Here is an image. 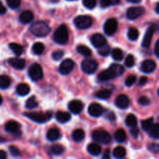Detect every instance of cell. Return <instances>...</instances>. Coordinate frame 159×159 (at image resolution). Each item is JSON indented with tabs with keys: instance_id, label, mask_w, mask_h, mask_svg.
<instances>
[{
	"instance_id": "6da1fadb",
	"label": "cell",
	"mask_w": 159,
	"mask_h": 159,
	"mask_svg": "<svg viewBox=\"0 0 159 159\" xmlns=\"http://www.w3.org/2000/svg\"><path fill=\"white\" fill-rule=\"evenodd\" d=\"M30 30L36 37H46L51 31V28L43 21H37L32 23L30 27Z\"/></svg>"
},
{
	"instance_id": "7a4b0ae2",
	"label": "cell",
	"mask_w": 159,
	"mask_h": 159,
	"mask_svg": "<svg viewBox=\"0 0 159 159\" xmlns=\"http://www.w3.org/2000/svg\"><path fill=\"white\" fill-rule=\"evenodd\" d=\"M69 35L67 26L65 24L58 26L54 34V40L58 44H65L68 43Z\"/></svg>"
},
{
	"instance_id": "3957f363",
	"label": "cell",
	"mask_w": 159,
	"mask_h": 159,
	"mask_svg": "<svg viewBox=\"0 0 159 159\" xmlns=\"http://www.w3.org/2000/svg\"><path fill=\"white\" fill-rule=\"evenodd\" d=\"M24 115L30 119L31 120L34 122L39 123V124H43L51 120L52 117V113L51 112H46V113H42V112H32V113H24Z\"/></svg>"
},
{
	"instance_id": "277c9868",
	"label": "cell",
	"mask_w": 159,
	"mask_h": 159,
	"mask_svg": "<svg viewBox=\"0 0 159 159\" xmlns=\"http://www.w3.org/2000/svg\"><path fill=\"white\" fill-rule=\"evenodd\" d=\"M93 139L96 142L107 144L111 141V136L107 131L104 130H96L93 133Z\"/></svg>"
},
{
	"instance_id": "5b68a950",
	"label": "cell",
	"mask_w": 159,
	"mask_h": 159,
	"mask_svg": "<svg viewBox=\"0 0 159 159\" xmlns=\"http://www.w3.org/2000/svg\"><path fill=\"white\" fill-rule=\"evenodd\" d=\"M74 23L78 29H88L93 24V19L89 16H79L74 20Z\"/></svg>"
},
{
	"instance_id": "8992f818",
	"label": "cell",
	"mask_w": 159,
	"mask_h": 159,
	"mask_svg": "<svg viewBox=\"0 0 159 159\" xmlns=\"http://www.w3.org/2000/svg\"><path fill=\"white\" fill-rule=\"evenodd\" d=\"M43 70L39 64H33L29 68V76L33 81H39L43 78Z\"/></svg>"
},
{
	"instance_id": "52a82bcc",
	"label": "cell",
	"mask_w": 159,
	"mask_h": 159,
	"mask_svg": "<svg viewBox=\"0 0 159 159\" xmlns=\"http://www.w3.org/2000/svg\"><path fill=\"white\" fill-rule=\"evenodd\" d=\"M98 68L97 62L93 59H86L82 63V69L86 74H93Z\"/></svg>"
},
{
	"instance_id": "ba28073f",
	"label": "cell",
	"mask_w": 159,
	"mask_h": 159,
	"mask_svg": "<svg viewBox=\"0 0 159 159\" xmlns=\"http://www.w3.org/2000/svg\"><path fill=\"white\" fill-rule=\"evenodd\" d=\"M118 28V23L116 19L110 18L106 21L104 24V32L107 35L112 36L116 33Z\"/></svg>"
},
{
	"instance_id": "9c48e42d",
	"label": "cell",
	"mask_w": 159,
	"mask_h": 159,
	"mask_svg": "<svg viewBox=\"0 0 159 159\" xmlns=\"http://www.w3.org/2000/svg\"><path fill=\"white\" fill-rule=\"evenodd\" d=\"M75 67V62L71 59H65L61 63L59 66V72L63 75H67L73 70Z\"/></svg>"
},
{
	"instance_id": "30bf717a",
	"label": "cell",
	"mask_w": 159,
	"mask_h": 159,
	"mask_svg": "<svg viewBox=\"0 0 159 159\" xmlns=\"http://www.w3.org/2000/svg\"><path fill=\"white\" fill-rule=\"evenodd\" d=\"M144 9L141 6H135L130 7L127 11V16L129 20H134L138 17L141 16L144 13Z\"/></svg>"
},
{
	"instance_id": "8fae6325",
	"label": "cell",
	"mask_w": 159,
	"mask_h": 159,
	"mask_svg": "<svg viewBox=\"0 0 159 159\" xmlns=\"http://www.w3.org/2000/svg\"><path fill=\"white\" fill-rule=\"evenodd\" d=\"M155 30H156V26L155 25H152L148 27V30L146 31L145 35H144V39H143L142 41V47L144 48H149V46L151 45L152 43V37H153V34L155 33Z\"/></svg>"
},
{
	"instance_id": "7c38bea8",
	"label": "cell",
	"mask_w": 159,
	"mask_h": 159,
	"mask_svg": "<svg viewBox=\"0 0 159 159\" xmlns=\"http://www.w3.org/2000/svg\"><path fill=\"white\" fill-rule=\"evenodd\" d=\"M91 43L95 48H99L107 43V40L101 34H95L92 36Z\"/></svg>"
},
{
	"instance_id": "4fadbf2b",
	"label": "cell",
	"mask_w": 159,
	"mask_h": 159,
	"mask_svg": "<svg viewBox=\"0 0 159 159\" xmlns=\"http://www.w3.org/2000/svg\"><path fill=\"white\" fill-rule=\"evenodd\" d=\"M115 103H116V106L118 108L125 110V109L128 108L129 106H130V99L127 97V96L124 94H121L116 98Z\"/></svg>"
},
{
	"instance_id": "5bb4252c",
	"label": "cell",
	"mask_w": 159,
	"mask_h": 159,
	"mask_svg": "<svg viewBox=\"0 0 159 159\" xmlns=\"http://www.w3.org/2000/svg\"><path fill=\"white\" fill-rule=\"evenodd\" d=\"M88 112L93 117H99L103 113L104 110L102 106L98 103H92L89 107Z\"/></svg>"
},
{
	"instance_id": "9a60e30c",
	"label": "cell",
	"mask_w": 159,
	"mask_h": 159,
	"mask_svg": "<svg viewBox=\"0 0 159 159\" xmlns=\"http://www.w3.org/2000/svg\"><path fill=\"white\" fill-rule=\"evenodd\" d=\"M156 68V63L152 59L144 60L141 64V70L144 73H152Z\"/></svg>"
},
{
	"instance_id": "2e32d148",
	"label": "cell",
	"mask_w": 159,
	"mask_h": 159,
	"mask_svg": "<svg viewBox=\"0 0 159 159\" xmlns=\"http://www.w3.org/2000/svg\"><path fill=\"white\" fill-rule=\"evenodd\" d=\"M68 109L74 114H79L83 110V104L79 100H72L68 103Z\"/></svg>"
},
{
	"instance_id": "e0dca14e",
	"label": "cell",
	"mask_w": 159,
	"mask_h": 159,
	"mask_svg": "<svg viewBox=\"0 0 159 159\" xmlns=\"http://www.w3.org/2000/svg\"><path fill=\"white\" fill-rule=\"evenodd\" d=\"M115 77H116V75L114 74L111 68H109L108 69L104 70L99 73V75H98V80L100 81V82H106V81L114 79Z\"/></svg>"
},
{
	"instance_id": "ac0fdd59",
	"label": "cell",
	"mask_w": 159,
	"mask_h": 159,
	"mask_svg": "<svg viewBox=\"0 0 159 159\" xmlns=\"http://www.w3.org/2000/svg\"><path fill=\"white\" fill-rule=\"evenodd\" d=\"M8 62L12 68L17 70L23 69L26 66V61L24 59L19 58V57H12V58L9 59Z\"/></svg>"
},
{
	"instance_id": "d6986e66",
	"label": "cell",
	"mask_w": 159,
	"mask_h": 159,
	"mask_svg": "<svg viewBox=\"0 0 159 159\" xmlns=\"http://www.w3.org/2000/svg\"><path fill=\"white\" fill-rule=\"evenodd\" d=\"M20 125L17 122L14 120H10L7 122L5 125V129L9 133L16 134L20 131Z\"/></svg>"
},
{
	"instance_id": "ffe728a7",
	"label": "cell",
	"mask_w": 159,
	"mask_h": 159,
	"mask_svg": "<svg viewBox=\"0 0 159 159\" xmlns=\"http://www.w3.org/2000/svg\"><path fill=\"white\" fill-rule=\"evenodd\" d=\"M34 20V13L30 10L23 11L20 16V21L23 24H27Z\"/></svg>"
},
{
	"instance_id": "44dd1931",
	"label": "cell",
	"mask_w": 159,
	"mask_h": 159,
	"mask_svg": "<svg viewBox=\"0 0 159 159\" xmlns=\"http://www.w3.org/2000/svg\"><path fill=\"white\" fill-rule=\"evenodd\" d=\"M56 120L61 124H65V123L68 122L71 120V115L67 112L58 111L56 113L55 115Z\"/></svg>"
},
{
	"instance_id": "7402d4cb",
	"label": "cell",
	"mask_w": 159,
	"mask_h": 159,
	"mask_svg": "<svg viewBox=\"0 0 159 159\" xmlns=\"http://www.w3.org/2000/svg\"><path fill=\"white\" fill-rule=\"evenodd\" d=\"M87 151H88L90 155H93V156H98L102 152V148L96 143H92V144H89L88 145Z\"/></svg>"
},
{
	"instance_id": "603a6c76",
	"label": "cell",
	"mask_w": 159,
	"mask_h": 159,
	"mask_svg": "<svg viewBox=\"0 0 159 159\" xmlns=\"http://www.w3.org/2000/svg\"><path fill=\"white\" fill-rule=\"evenodd\" d=\"M61 137V133L57 128H51L47 134V138L51 141H57Z\"/></svg>"
},
{
	"instance_id": "cb8c5ba5",
	"label": "cell",
	"mask_w": 159,
	"mask_h": 159,
	"mask_svg": "<svg viewBox=\"0 0 159 159\" xmlns=\"http://www.w3.org/2000/svg\"><path fill=\"white\" fill-rule=\"evenodd\" d=\"M30 89L29 85H26L25 83H21L20 85H17L16 87V93L19 96H25L26 95L29 94L30 93Z\"/></svg>"
},
{
	"instance_id": "d4e9b609",
	"label": "cell",
	"mask_w": 159,
	"mask_h": 159,
	"mask_svg": "<svg viewBox=\"0 0 159 159\" xmlns=\"http://www.w3.org/2000/svg\"><path fill=\"white\" fill-rule=\"evenodd\" d=\"M111 96V91L110 89H102L98 91L97 93L95 94V96L96 98L99 99H102V100H106V99H108Z\"/></svg>"
},
{
	"instance_id": "484cf974",
	"label": "cell",
	"mask_w": 159,
	"mask_h": 159,
	"mask_svg": "<svg viewBox=\"0 0 159 159\" xmlns=\"http://www.w3.org/2000/svg\"><path fill=\"white\" fill-rule=\"evenodd\" d=\"M115 139L120 143L124 142L127 139V134H126L125 130H123V129H118L115 132Z\"/></svg>"
},
{
	"instance_id": "4316f807",
	"label": "cell",
	"mask_w": 159,
	"mask_h": 159,
	"mask_svg": "<svg viewBox=\"0 0 159 159\" xmlns=\"http://www.w3.org/2000/svg\"><path fill=\"white\" fill-rule=\"evenodd\" d=\"M10 82L11 81L9 76L6 75H0V89H6L9 88L10 85Z\"/></svg>"
},
{
	"instance_id": "83f0119b",
	"label": "cell",
	"mask_w": 159,
	"mask_h": 159,
	"mask_svg": "<svg viewBox=\"0 0 159 159\" xmlns=\"http://www.w3.org/2000/svg\"><path fill=\"white\" fill-rule=\"evenodd\" d=\"M126 149L122 146H118L113 150V156L116 158H123L126 156Z\"/></svg>"
},
{
	"instance_id": "f1b7e54d",
	"label": "cell",
	"mask_w": 159,
	"mask_h": 159,
	"mask_svg": "<svg viewBox=\"0 0 159 159\" xmlns=\"http://www.w3.org/2000/svg\"><path fill=\"white\" fill-rule=\"evenodd\" d=\"M85 138V132L82 129H77L72 133V139L76 142L82 141Z\"/></svg>"
},
{
	"instance_id": "f546056e",
	"label": "cell",
	"mask_w": 159,
	"mask_h": 159,
	"mask_svg": "<svg viewBox=\"0 0 159 159\" xmlns=\"http://www.w3.org/2000/svg\"><path fill=\"white\" fill-rule=\"evenodd\" d=\"M77 51L78 53L82 54L84 57H89L92 54V51L90 50V48H89L88 47L82 44L79 45V46L77 47Z\"/></svg>"
},
{
	"instance_id": "4dcf8cb0",
	"label": "cell",
	"mask_w": 159,
	"mask_h": 159,
	"mask_svg": "<svg viewBox=\"0 0 159 159\" xmlns=\"http://www.w3.org/2000/svg\"><path fill=\"white\" fill-rule=\"evenodd\" d=\"M9 48L12 50V52H13L16 56L21 55L22 53H23V47H22L20 44H19V43H9Z\"/></svg>"
},
{
	"instance_id": "1f68e13d",
	"label": "cell",
	"mask_w": 159,
	"mask_h": 159,
	"mask_svg": "<svg viewBox=\"0 0 159 159\" xmlns=\"http://www.w3.org/2000/svg\"><path fill=\"white\" fill-rule=\"evenodd\" d=\"M138 37H139V31L138 30V29L134 27H131L129 29L128 33H127V37L129 40L134 41V40H138Z\"/></svg>"
},
{
	"instance_id": "d6a6232c",
	"label": "cell",
	"mask_w": 159,
	"mask_h": 159,
	"mask_svg": "<svg viewBox=\"0 0 159 159\" xmlns=\"http://www.w3.org/2000/svg\"><path fill=\"white\" fill-rule=\"evenodd\" d=\"M126 125L129 127H133L134 126L137 125V123H138V120L137 117L134 114H128L127 115V118L125 120Z\"/></svg>"
},
{
	"instance_id": "836d02e7",
	"label": "cell",
	"mask_w": 159,
	"mask_h": 159,
	"mask_svg": "<svg viewBox=\"0 0 159 159\" xmlns=\"http://www.w3.org/2000/svg\"><path fill=\"white\" fill-rule=\"evenodd\" d=\"M149 135L154 139H159V124H153L148 130Z\"/></svg>"
},
{
	"instance_id": "e575fe53",
	"label": "cell",
	"mask_w": 159,
	"mask_h": 159,
	"mask_svg": "<svg viewBox=\"0 0 159 159\" xmlns=\"http://www.w3.org/2000/svg\"><path fill=\"white\" fill-rule=\"evenodd\" d=\"M32 51L34 52V54H37V55H40L44 51V45L43 44L40 42H37V43H35L34 45H33Z\"/></svg>"
},
{
	"instance_id": "d590c367",
	"label": "cell",
	"mask_w": 159,
	"mask_h": 159,
	"mask_svg": "<svg viewBox=\"0 0 159 159\" xmlns=\"http://www.w3.org/2000/svg\"><path fill=\"white\" fill-rule=\"evenodd\" d=\"M65 152V148H64L63 146L60 145V144H54L52 147L51 148V152L54 155H62Z\"/></svg>"
},
{
	"instance_id": "8d00e7d4",
	"label": "cell",
	"mask_w": 159,
	"mask_h": 159,
	"mask_svg": "<svg viewBox=\"0 0 159 159\" xmlns=\"http://www.w3.org/2000/svg\"><path fill=\"white\" fill-rule=\"evenodd\" d=\"M110 68L113 70V71L114 72V74L116 75V77L120 76L121 75H123V73H124V67L120 65H117V64H113V65H111V66H110Z\"/></svg>"
},
{
	"instance_id": "74e56055",
	"label": "cell",
	"mask_w": 159,
	"mask_h": 159,
	"mask_svg": "<svg viewBox=\"0 0 159 159\" xmlns=\"http://www.w3.org/2000/svg\"><path fill=\"white\" fill-rule=\"evenodd\" d=\"M154 124V119L153 118H148L144 120L141 121V127L145 131H148L151 127Z\"/></svg>"
},
{
	"instance_id": "f35d334b",
	"label": "cell",
	"mask_w": 159,
	"mask_h": 159,
	"mask_svg": "<svg viewBox=\"0 0 159 159\" xmlns=\"http://www.w3.org/2000/svg\"><path fill=\"white\" fill-rule=\"evenodd\" d=\"M37 106H38V103H37V99H36L35 96H31L30 98H29V99L26 100V107L27 109H30V110L34 109L36 108V107H37Z\"/></svg>"
},
{
	"instance_id": "ab89813d",
	"label": "cell",
	"mask_w": 159,
	"mask_h": 159,
	"mask_svg": "<svg viewBox=\"0 0 159 159\" xmlns=\"http://www.w3.org/2000/svg\"><path fill=\"white\" fill-rule=\"evenodd\" d=\"M112 57L114 60L116 61H121L124 57V54H123V51H121L119 48H115L112 51Z\"/></svg>"
},
{
	"instance_id": "60d3db41",
	"label": "cell",
	"mask_w": 159,
	"mask_h": 159,
	"mask_svg": "<svg viewBox=\"0 0 159 159\" xmlns=\"http://www.w3.org/2000/svg\"><path fill=\"white\" fill-rule=\"evenodd\" d=\"M120 0H101V6L102 7H108L110 6H115L119 4Z\"/></svg>"
},
{
	"instance_id": "b9f144b4",
	"label": "cell",
	"mask_w": 159,
	"mask_h": 159,
	"mask_svg": "<svg viewBox=\"0 0 159 159\" xmlns=\"http://www.w3.org/2000/svg\"><path fill=\"white\" fill-rule=\"evenodd\" d=\"M99 49V54H100L101 56H107L109 55V54H110V47L108 46V45L106 43L105 45H103V46H102L101 48H98Z\"/></svg>"
},
{
	"instance_id": "7bdbcfd3",
	"label": "cell",
	"mask_w": 159,
	"mask_h": 159,
	"mask_svg": "<svg viewBox=\"0 0 159 159\" xmlns=\"http://www.w3.org/2000/svg\"><path fill=\"white\" fill-rule=\"evenodd\" d=\"M21 0H7V5L10 9H16L20 7Z\"/></svg>"
},
{
	"instance_id": "ee69618b",
	"label": "cell",
	"mask_w": 159,
	"mask_h": 159,
	"mask_svg": "<svg viewBox=\"0 0 159 159\" xmlns=\"http://www.w3.org/2000/svg\"><path fill=\"white\" fill-rule=\"evenodd\" d=\"M82 3L87 9H92L96 6V0H82Z\"/></svg>"
},
{
	"instance_id": "f6af8a7d",
	"label": "cell",
	"mask_w": 159,
	"mask_h": 159,
	"mask_svg": "<svg viewBox=\"0 0 159 159\" xmlns=\"http://www.w3.org/2000/svg\"><path fill=\"white\" fill-rule=\"evenodd\" d=\"M136 80H137L136 75H129L128 77H127V79H126V80H125L126 86H127V87L132 86V85H133L135 83Z\"/></svg>"
},
{
	"instance_id": "bcb514c9",
	"label": "cell",
	"mask_w": 159,
	"mask_h": 159,
	"mask_svg": "<svg viewBox=\"0 0 159 159\" xmlns=\"http://www.w3.org/2000/svg\"><path fill=\"white\" fill-rule=\"evenodd\" d=\"M135 63V60H134V57L132 54H129L128 56L127 57L125 60V65L128 68H131L134 65Z\"/></svg>"
},
{
	"instance_id": "7dc6e473",
	"label": "cell",
	"mask_w": 159,
	"mask_h": 159,
	"mask_svg": "<svg viewBox=\"0 0 159 159\" xmlns=\"http://www.w3.org/2000/svg\"><path fill=\"white\" fill-rule=\"evenodd\" d=\"M148 148L152 153H159V144H157V143H152V144H150L148 146Z\"/></svg>"
},
{
	"instance_id": "c3c4849f",
	"label": "cell",
	"mask_w": 159,
	"mask_h": 159,
	"mask_svg": "<svg viewBox=\"0 0 159 159\" xmlns=\"http://www.w3.org/2000/svg\"><path fill=\"white\" fill-rule=\"evenodd\" d=\"M9 152H10L11 155H12L13 157H19L20 155V150H19L18 148L16 147V146H13V145L9 146Z\"/></svg>"
},
{
	"instance_id": "681fc988",
	"label": "cell",
	"mask_w": 159,
	"mask_h": 159,
	"mask_svg": "<svg viewBox=\"0 0 159 159\" xmlns=\"http://www.w3.org/2000/svg\"><path fill=\"white\" fill-rule=\"evenodd\" d=\"M64 56V51L62 50H57L52 54V58L55 61H58Z\"/></svg>"
},
{
	"instance_id": "f907efd6",
	"label": "cell",
	"mask_w": 159,
	"mask_h": 159,
	"mask_svg": "<svg viewBox=\"0 0 159 159\" xmlns=\"http://www.w3.org/2000/svg\"><path fill=\"white\" fill-rule=\"evenodd\" d=\"M138 103L141 106H148L150 103V99L146 96H141L138 99Z\"/></svg>"
},
{
	"instance_id": "816d5d0a",
	"label": "cell",
	"mask_w": 159,
	"mask_h": 159,
	"mask_svg": "<svg viewBox=\"0 0 159 159\" xmlns=\"http://www.w3.org/2000/svg\"><path fill=\"white\" fill-rule=\"evenodd\" d=\"M106 118L107 120H109L110 121H114L116 120V116H115V114L111 111H107V113L105 114Z\"/></svg>"
},
{
	"instance_id": "f5cc1de1",
	"label": "cell",
	"mask_w": 159,
	"mask_h": 159,
	"mask_svg": "<svg viewBox=\"0 0 159 159\" xmlns=\"http://www.w3.org/2000/svg\"><path fill=\"white\" fill-rule=\"evenodd\" d=\"M139 129L138 128V127H136V126H134V127H133L131 128V130H130V134H131L132 136L134 137V138H137L138 137V135H139Z\"/></svg>"
},
{
	"instance_id": "db71d44e",
	"label": "cell",
	"mask_w": 159,
	"mask_h": 159,
	"mask_svg": "<svg viewBox=\"0 0 159 159\" xmlns=\"http://www.w3.org/2000/svg\"><path fill=\"white\" fill-rule=\"evenodd\" d=\"M155 55L159 58V39L157 40L156 43H155Z\"/></svg>"
},
{
	"instance_id": "11a10c76",
	"label": "cell",
	"mask_w": 159,
	"mask_h": 159,
	"mask_svg": "<svg viewBox=\"0 0 159 159\" xmlns=\"http://www.w3.org/2000/svg\"><path fill=\"white\" fill-rule=\"evenodd\" d=\"M148 82V78L145 77V76H143L140 79L139 81V85H144Z\"/></svg>"
},
{
	"instance_id": "9f6ffc18",
	"label": "cell",
	"mask_w": 159,
	"mask_h": 159,
	"mask_svg": "<svg viewBox=\"0 0 159 159\" xmlns=\"http://www.w3.org/2000/svg\"><path fill=\"white\" fill-rule=\"evenodd\" d=\"M6 12V8L3 6L2 2H0V15H3Z\"/></svg>"
},
{
	"instance_id": "6f0895ef",
	"label": "cell",
	"mask_w": 159,
	"mask_h": 159,
	"mask_svg": "<svg viewBox=\"0 0 159 159\" xmlns=\"http://www.w3.org/2000/svg\"><path fill=\"white\" fill-rule=\"evenodd\" d=\"M102 158H103L104 159H109V158H110V152L108 150V149H107V150H105V152H104L103 155H102Z\"/></svg>"
},
{
	"instance_id": "680465c9",
	"label": "cell",
	"mask_w": 159,
	"mask_h": 159,
	"mask_svg": "<svg viewBox=\"0 0 159 159\" xmlns=\"http://www.w3.org/2000/svg\"><path fill=\"white\" fill-rule=\"evenodd\" d=\"M7 158V154L5 151L0 150V159H5Z\"/></svg>"
},
{
	"instance_id": "91938a15",
	"label": "cell",
	"mask_w": 159,
	"mask_h": 159,
	"mask_svg": "<svg viewBox=\"0 0 159 159\" xmlns=\"http://www.w3.org/2000/svg\"><path fill=\"white\" fill-rule=\"evenodd\" d=\"M155 12H156V13L159 14V2L157 3L156 6H155Z\"/></svg>"
},
{
	"instance_id": "94428289",
	"label": "cell",
	"mask_w": 159,
	"mask_h": 159,
	"mask_svg": "<svg viewBox=\"0 0 159 159\" xmlns=\"http://www.w3.org/2000/svg\"><path fill=\"white\" fill-rule=\"evenodd\" d=\"M127 1L130 2H132V3H138V2H140L141 0H127Z\"/></svg>"
},
{
	"instance_id": "6125c7cd",
	"label": "cell",
	"mask_w": 159,
	"mask_h": 159,
	"mask_svg": "<svg viewBox=\"0 0 159 159\" xmlns=\"http://www.w3.org/2000/svg\"><path fill=\"white\" fill-rule=\"evenodd\" d=\"M2 97L1 95H0V105L2 104Z\"/></svg>"
},
{
	"instance_id": "be15d7a7",
	"label": "cell",
	"mask_w": 159,
	"mask_h": 159,
	"mask_svg": "<svg viewBox=\"0 0 159 159\" xmlns=\"http://www.w3.org/2000/svg\"><path fill=\"white\" fill-rule=\"evenodd\" d=\"M158 96H159V89H158Z\"/></svg>"
},
{
	"instance_id": "e7e4bbea",
	"label": "cell",
	"mask_w": 159,
	"mask_h": 159,
	"mask_svg": "<svg viewBox=\"0 0 159 159\" xmlns=\"http://www.w3.org/2000/svg\"><path fill=\"white\" fill-rule=\"evenodd\" d=\"M68 1H75V0H68Z\"/></svg>"
}]
</instances>
